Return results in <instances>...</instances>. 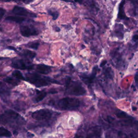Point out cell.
Masks as SVG:
<instances>
[{
  "mask_svg": "<svg viewBox=\"0 0 138 138\" xmlns=\"http://www.w3.org/2000/svg\"><path fill=\"white\" fill-rule=\"evenodd\" d=\"M7 86L4 84L2 81H0V94L6 92L7 91Z\"/></svg>",
  "mask_w": 138,
  "mask_h": 138,
  "instance_id": "obj_22",
  "label": "cell"
},
{
  "mask_svg": "<svg viewBox=\"0 0 138 138\" xmlns=\"http://www.w3.org/2000/svg\"><path fill=\"white\" fill-rule=\"evenodd\" d=\"M101 131L99 127L95 126L90 130L86 135V138H100Z\"/></svg>",
  "mask_w": 138,
  "mask_h": 138,
  "instance_id": "obj_9",
  "label": "cell"
},
{
  "mask_svg": "<svg viewBox=\"0 0 138 138\" xmlns=\"http://www.w3.org/2000/svg\"><path fill=\"white\" fill-rule=\"evenodd\" d=\"M115 115L116 117L119 119H126V118L129 117V116L127 113L121 111H118L115 113Z\"/></svg>",
  "mask_w": 138,
  "mask_h": 138,
  "instance_id": "obj_19",
  "label": "cell"
},
{
  "mask_svg": "<svg viewBox=\"0 0 138 138\" xmlns=\"http://www.w3.org/2000/svg\"><path fill=\"white\" fill-rule=\"evenodd\" d=\"M106 63H107V61L106 60H103L101 63V64H100V67H104V66H105V64H106Z\"/></svg>",
  "mask_w": 138,
  "mask_h": 138,
  "instance_id": "obj_26",
  "label": "cell"
},
{
  "mask_svg": "<svg viewBox=\"0 0 138 138\" xmlns=\"http://www.w3.org/2000/svg\"><path fill=\"white\" fill-rule=\"evenodd\" d=\"M47 95V93L45 92H39L37 93V96L35 99V101L36 103L39 102L43 100Z\"/></svg>",
  "mask_w": 138,
  "mask_h": 138,
  "instance_id": "obj_17",
  "label": "cell"
},
{
  "mask_svg": "<svg viewBox=\"0 0 138 138\" xmlns=\"http://www.w3.org/2000/svg\"><path fill=\"white\" fill-rule=\"evenodd\" d=\"M4 81L7 82L9 84L14 85H17V84L18 83V82L16 80H15V79L10 78V77H8V78H5Z\"/></svg>",
  "mask_w": 138,
  "mask_h": 138,
  "instance_id": "obj_23",
  "label": "cell"
},
{
  "mask_svg": "<svg viewBox=\"0 0 138 138\" xmlns=\"http://www.w3.org/2000/svg\"><path fill=\"white\" fill-rule=\"evenodd\" d=\"M48 12V14L52 17L53 20L57 19L59 16V13L57 11H54V10H49Z\"/></svg>",
  "mask_w": 138,
  "mask_h": 138,
  "instance_id": "obj_20",
  "label": "cell"
},
{
  "mask_svg": "<svg viewBox=\"0 0 138 138\" xmlns=\"http://www.w3.org/2000/svg\"><path fill=\"white\" fill-rule=\"evenodd\" d=\"M115 34L116 36L118 37L119 38L122 39L124 37V33H123V27L121 24H118L116 25L115 30Z\"/></svg>",
  "mask_w": 138,
  "mask_h": 138,
  "instance_id": "obj_13",
  "label": "cell"
},
{
  "mask_svg": "<svg viewBox=\"0 0 138 138\" xmlns=\"http://www.w3.org/2000/svg\"><path fill=\"white\" fill-rule=\"evenodd\" d=\"M13 13L17 16L23 17H36V15L34 13H32L25 8L19 6H15L13 9Z\"/></svg>",
  "mask_w": 138,
  "mask_h": 138,
  "instance_id": "obj_8",
  "label": "cell"
},
{
  "mask_svg": "<svg viewBox=\"0 0 138 138\" xmlns=\"http://www.w3.org/2000/svg\"><path fill=\"white\" fill-rule=\"evenodd\" d=\"M118 136L120 138H131V137H129V135H127L126 134L123 133L121 131H119L118 133Z\"/></svg>",
  "mask_w": 138,
  "mask_h": 138,
  "instance_id": "obj_25",
  "label": "cell"
},
{
  "mask_svg": "<svg viewBox=\"0 0 138 138\" xmlns=\"http://www.w3.org/2000/svg\"><path fill=\"white\" fill-rule=\"evenodd\" d=\"M125 3V0L121 2V3L120 4L119 6V14H118V17L121 19H127V17L126 16V15L125 14L124 10V6Z\"/></svg>",
  "mask_w": 138,
  "mask_h": 138,
  "instance_id": "obj_14",
  "label": "cell"
},
{
  "mask_svg": "<svg viewBox=\"0 0 138 138\" xmlns=\"http://www.w3.org/2000/svg\"><path fill=\"white\" fill-rule=\"evenodd\" d=\"M12 136V133L7 129L2 127H0V137H10Z\"/></svg>",
  "mask_w": 138,
  "mask_h": 138,
  "instance_id": "obj_16",
  "label": "cell"
},
{
  "mask_svg": "<svg viewBox=\"0 0 138 138\" xmlns=\"http://www.w3.org/2000/svg\"><path fill=\"white\" fill-rule=\"evenodd\" d=\"M19 117L18 113L13 110H8L0 115V124L7 125L16 121Z\"/></svg>",
  "mask_w": 138,
  "mask_h": 138,
  "instance_id": "obj_4",
  "label": "cell"
},
{
  "mask_svg": "<svg viewBox=\"0 0 138 138\" xmlns=\"http://www.w3.org/2000/svg\"><path fill=\"white\" fill-rule=\"evenodd\" d=\"M137 39H138L137 35L136 34V35H134V36H133V39L134 40V41H135V42H137Z\"/></svg>",
  "mask_w": 138,
  "mask_h": 138,
  "instance_id": "obj_27",
  "label": "cell"
},
{
  "mask_svg": "<svg viewBox=\"0 0 138 138\" xmlns=\"http://www.w3.org/2000/svg\"><path fill=\"white\" fill-rule=\"evenodd\" d=\"M12 67L15 69L19 70H31L34 65L31 63L23 59H16L12 62Z\"/></svg>",
  "mask_w": 138,
  "mask_h": 138,
  "instance_id": "obj_6",
  "label": "cell"
},
{
  "mask_svg": "<svg viewBox=\"0 0 138 138\" xmlns=\"http://www.w3.org/2000/svg\"><path fill=\"white\" fill-rule=\"evenodd\" d=\"M13 76L15 77L16 78H17V79L19 80H25V78L23 77V75L22 74L20 71L16 70L14 71L13 73H12Z\"/></svg>",
  "mask_w": 138,
  "mask_h": 138,
  "instance_id": "obj_18",
  "label": "cell"
},
{
  "mask_svg": "<svg viewBox=\"0 0 138 138\" xmlns=\"http://www.w3.org/2000/svg\"><path fill=\"white\" fill-rule=\"evenodd\" d=\"M8 2H22L25 4H29L32 2H33L34 0H8Z\"/></svg>",
  "mask_w": 138,
  "mask_h": 138,
  "instance_id": "obj_24",
  "label": "cell"
},
{
  "mask_svg": "<svg viewBox=\"0 0 138 138\" xmlns=\"http://www.w3.org/2000/svg\"><path fill=\"white\" fill-rule=\"evenodd\" d=\"M52 115V112L49 110L41 109L33 113L31 116L33 119L38 121L46 120L50 119Z\"/></svg>",
  "mask_w": 138,
  "mask_h": 138,
  "instance_id": "obj_5",
  "label": "cell"
},
{
  "mask_svg": "<svg viewBox=\"0 0 138 138\" xmlns=\"http://www.w3.org/2000/svg\"><path fill=\"white\" fill-rule=\"evenodd\" d=\"M25 80L34 84L37 88L47 86L52 83H57V81H53V80L46 77H42L35 73H27Z\"/></svg>",
  "mask_w": 138,
  "mask_h": 138,
  "instance_id": "obj_1",
  "label": "cell"
},
{
  "mask_svg": "<svg viewBox=\"0 0 138 138\" xmlns=\"http://www.w3.org/2000/svg\"><path fill=\"white\" fill-rule=\"evenodd\" d=\"M97 67H95L94 68L93 72L92 73V74L91 75H90L89 76H80V78L81 79V80L85 83H86L88 85L92 84V83L93 82L94 78L95 77V76H96V74L97 72Z\"/></svg>",
  "mask_w": 138,
  "mask_h": 138,
  "instance_id": "obj_10",
  "label": "cell"
},
{
  "mask_svg": "<svg viewBox=\"0 0 138 138\" xmlns=\"http://www.w3.org/2000/svg\"><path fill=\"white\" fill-rule=\"evenodd\" d=\"M21 34L23 36L28 37L30 36H37L39 31L34 26L32 25H22L20 28Z\"/></svg>",
  "mask_w": 138,
  "mask_h": 138,
  "instance_id": "obj_7",
  "label": "cell"
},
{
  "mask_svg": "<svg viewBox=\"0 0 138 138\" xmlns=\"http://www.w3.org/2000/svg\"><path fill=\"white\" fill-rule=\"evenodd\" d=\"M39 45V43L38 42H33L29 43L27 45V46L31 49H33L35 50H37Z\"/></svg>",
  "mask_w": 138,
  "mask_h": 138,
  "instance_id": "obj_21",
  "label": "cell"
},
{
  "mask_svg": "<svg viewBox=\"0 0 138 138\" xmlns=\"http://www.w3.org/2000/svg\"><path fill=\"white\" fill-rule=\"evenodd\" d=\"M22 55L30 59H33L36 56V53L29 50H24L22 53Z\"/></svg>",
  "mask_w": 138,
  "mask_h": 138,
  "instance_id": "obj_15",
  "label": "cell"
},
{
  "mask_svg": "<svg viewBox=\"0 0 138 138\" xmlns=\"http://www.w3.org/2000/svg\"><path fill=\"white\" fill-rule=\"evenodd\" d=\"M36 70L38 72L43 74V75H48L51 72V67L45 65L44 64H39L37 65Z\"/></svg>",
  "mask_w": 138,
  "mask_h": 138,
  "instance_id": "obj_11",
  "label": "cell"
},
{
  "mask_svg": "<svg viewBox=\"0 0 138 138\" xmlns=\"http://www.w3.org/2000/svg\"><path fill=\"white\" fill-rule=\"evenodd\" d=\"M80 105L79 99L75 98L66 97L58 100V107L62 110H73L78 109Z\"/></svg>",
  "mask_w": 138,
  "mask_h": 138,
  "instance_id": "obj_3",
  "label": "cell"
},
{
  "mask_svg": "<svg viewBox=\"0 0 138 138\" xmlns=\"http://www.w3.org/2000/svg\"><path fill=\"white\" fill-rule=\"evenodd\" d=\"M6 19L9 21H13V22L20 23L24 22V21L25 20V18L18 16H8L6 18Z\"/></svg>",
  "mask_w": 138,
  "mask_h": 138,
  "instance_id": "obj_12",
  "label": "cell"
},
{
  "mask_svg": "<svg viewBox=\"0 0 138 138\" xmlns=\"http://www.w3.org/2000/svg\"><path fill=\"white\" fill-rule=\"evenodd\" d=\"M66 92L70 95L79 96L85 94L86 91L79 82L73 81L69 77L66 80Z\"/></svg>",
  "mask_w": 138,
  "mask_h": 138,
  "instance_id": "obj_2",
  "label": "cell"
},
{
  "mask_svg": "<svg viewBox=\"0 0 138 138\" xmlns=\"http://www.w3.org/2000/svg\"><path fill=\"white\" fill-rule=\"evenodd\" d=\"M135 82H136V84H137V73H136V75L135 76Z\"/></svg>",
  "mask_w": 138,
  "mask_h": 138,
  "instance_id": "obj_28",
  "label": "cell"
},
{
  "mask_svg": "<svg viewBox=\"0 0 138 138\" xmlns=\"http://www.w3.org/2000/svg\"><path fill=\"white\" fill-rule=\"evenodd\" d=\"M62 1H65V2H72V1H71V0H62Z\"/></svg>",
  "mask_w": 138,
  "mask_h": 138,
  "instance_id": "obj_29",
  "label": "cell"
},
{
  "mask_svg": "<svg viewBox=\"0 0 138 138\" xmlns=\"http://www.w3.org/2000/svg\"><path fill=\"white\" fill-rule=\"evenodd\" d=\"M133 111H134V110H136V108H133Z\"/></svg>",
  "mask_w": 138,
  "mask_h": 138,
  "instance_id": "obj_30",
  "label": "cell"
}]
</instances>
